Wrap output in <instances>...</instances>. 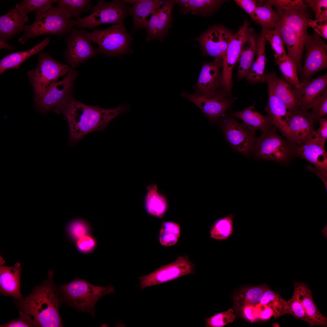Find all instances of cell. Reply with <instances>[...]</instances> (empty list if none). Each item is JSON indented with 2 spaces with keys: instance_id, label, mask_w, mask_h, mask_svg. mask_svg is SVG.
I'll return each mask as SVG.
<instances>
[{
  "instance_id": "obj_10",
  "label": "cell",
  "mask_w": 327,
  "mask_h": 327,
  "mask_svg": "<svg viewBox=\"0 0 327 327\" xmlns=\"http://www.w3.org/2000/svg\"><path fill=\"white\" fill-rule=\"evenodd\" d=\"M276 8L277 18L283 21L297 37L303 51L304 42L308 36L307 29L310 16L309 7L300 0H288L283 5L273 4Z\"/></svg>"
},
{
  "instance_id": "obj_18",
  "label": "cell",
  "mask_w": 327,
  "mask_h": 327,
  "mask_svg": "<svg viewBox=\"0 0 327 327\" xmlns=\"http://www.w3.org/2000/svg\"><path fill=\"white\" fill-rule=\"evenodd\" d=\"M181 95L199 108L213 123L231 107L233 101L219 93L205 95L182 92Z\"/></svg>"
},
{
  "instance_id": "obj_15",
  "label": "cell",
  "mask_w": 327,
  "mask_h": 327,
  "mask_svg": "<svg viewBox=\"0 0 327 327\" xmlns=\"http://www.w3.org/2000/svg\"><path fill=\"white\" fill-rule=\"evenodd\" d=\"M306 56L303 70V80H309L327 66V45L316 33L308 35L304 42Z\"/></svg>"
},
{
  "instance_id": "obj_60",
  "label": "cell",
  "mask_w": 327,
  "mask_h": 327,
  "mask_svg": "<svg viewBox=\"0 0 327 327\" xmlns=\"http://www.w3.org/2000/svg\"><path fill=\"white\" fill-rule=\"evenodd\" d=\"M190 0H175V4L179 5L181 8L183 7L189 2Z\"/></svg>"
},
{
  "instance_id": "obj_43",
  "label": "cell",
  "mask_w": 327,
  "mask_h": 327,
  "mask_svg": "<svg viewBox=\"0 0 327 327\" xmlns=\"http://www.w3.org/2000/svg\"><path fill=\"white\" fill-rule=\"evenodd\" d=\"M234 311L230 309L224 312L215 314L204 319L206 327H223L233 322L236 319Z\"/></svg>"
},
{
  "instance_id": "obj_58",
  "label": "cell",
  "mask_w": 327,
  "mask_h": 327,
  "mask_svg": "<svg viewBox=\"0 0 327 327\" xmlns=\"http://www.w3.org/2000/svg\"><path fill=\"white\" fill-rule=\"evenodd\" d=\"M180 226L177 223L171 222H163L160 230L174 234L179 236L180 235Z\"/></svg>"
},
{
  "instance_id": "obj_42",
  "label": "cell",
  "mask_w": 327,
  "mask_h": 327,
  "mask_svg": "<svg viewBox=\"0 0 327 327\" xmlns=\"http://www.w3.org/2000/svg\"><path fill=\"white\" fill-rule=\"evenodd\" d=\"M56 0H23L15 5V8L24 16L33 12L35 14L44 12L52 6Z\"/></svg>"
},
{
  "instance_id": "obj_22",
  "label": "cell",
  "mask_w": 327,
  "mask_h": 327,
  "mask_svg": "<svg viewBox=\"0 0 327 327\" xmlns=\"http://www.w3.org/2000/svg\"><path fill=\"white\" fill-rule=\"evenodd\" d=\"M294 293L302 304L310 326H326L327 318L319 311L312 296L311 290L305 283L294 281Z\"/></svg>"
},
{
  "instance_id": "obj_61",
  "label": "cell",
  "mask_w": 327,
  "mask_h": 327,
  "mask_svg": "<svg viewBox=\"0 0 327 327\" xmlns=\"http://www.w3.org/2000/svg\"><path fill=\"white\" fill-rule=\"evenodd\" d=\"M143 0H125L123 1L125 4H134L139 3L142 1Z\"/></svg>"
},
{
  "instance_id": "obj_26",
  "label": "cell",
  "mask_w": 327,
  "mask_h": 327,
  "mask_svg": "<svg viewBox=\"0 0 327 327\" xmlns=\"http://www.w3.org/2000/svg\"><path fill=\"white\" fill-rule=\"evenodd\" d=\"M20 265L18 262L13 267L0 266V293L5 296H11L15 299L22 297L20 290Z\"/></svg>"
},
{
  "instance_id": "obj_53",
  "label": "cell",
  "mask_w": 327,
  "mask_h": 327,
  "mask_svg": "<svg viewBox=\"0 0 327 327\" xmlns=\"http://www.w3.org/2000/svg\"><path fill=\"white\" fill-rule=\"evenodd\" d=\"M320 126L314 133L315 138L320 143L325 145L327 139V118L325 117L320 119Z\"/></svg>"
},
{
  "instance_id": "obj_3",
  "label": "cell",
  "mask_w": 327,
  "mask_h": 327,
  "mask_svg": "<svg viewBox=\"0 0 327 327\" xmlns=\"http://www.w3.org/2000/svg\"><path fill=\"white\" fill-rule=\"evenodd\" d=\"M59 288L64 302L78 311L90 313L93 317L98 300L103 296L115 292L111 285L96 286L78 277L66 284L59 286Z\"/></svg>"
},
{
  "instance_id": "obj_11",
  "label": "cell",
  "mask_w": 327,
  "mask_h": 327,
  "mask_svg": "<svg viewBox=\"0 0 327 327\" xmlns=\"http://www.w3.org/2000/svg\"><path fill=\"white\" fill-rule=\"evenodd\" d=\"M91 33L81 28H73L65 40L67 47L64 52L67 62L74 69L80 64L98 53L91 43Z\"/></svg>"
},
{
  "instance_id": "obj_14",
  "label": "cell",
  "mask_w": 327,
  "mask_h": 327,
  "mask_svg": "<svg viewBox=\"0 0 327 327\" xmlns=\"http://www.w3.org/2000/svg\"><path fill=\"white\" fill-rule=\"evenodd\" d=\"M221 128L234 150L246 156L252 153L256 138L244 124L238 123L233 117H226L223 120Z\"/></svg>"
},
{
  "instance_id": "obj_27",
  "label": "cell",
  "mask_w": 327,
  "mask_h": 327,
  "mask_svg": "<svg viewBox=\"0 0 327 327\" xmlns=\"http://www.w3.org/2000/svg\"><path fill=\"white\" fill-rule=\"evenodd\" d=\"M274 28L281 36L287 48L288 56L295 64L297 73H299L303 51L300 46L297 37L286 25L278 18Z\"/></svg>"
},
{
  "instance_id": "obj_31",
  "label": "cell",
  "mask_w": 327,
  "mask_h": 327,
  "mask_svg": "<svg viewBox=\"0 0 327 327\" xmlns=\"http://www.w3.org/2000/svg\"><path fill=\"white\" fill-rule=\"evenodd\" d=\"M232 116L241 120L254 134L257 130L263 132L272 125L268 116H265L260 114L256 109L254 104L242 111L234 112Z\"/></svg>"
},
{
  "instance_id": "obj_19",
  "label": "cell",
  "mask_w": 327,
  "mask_h": 327,
  "mask_svg": "<svg viewBox=\"0 0 327 327\" xmlns=\"http://www.w3.org/2000/svg\"><path fill=\"white\" fill-rule=\"evenodd\" d=\"M289 113V128L292 141L298 144H304L313 138L315 120L312 114L300 109Z\"/></svg>"
},
{
  "instance_id": "obj_40",
  "label": "cell",
  "mask_w": 327,
  "mask_h": 327,
  "mask_svg": "<svg viewBox=\"0 0 327 327\" xmlns=\"http://www.w3.org/2000/svg\"><path fill=\"white\" fill-rule=\"evenodd\" d=\"M56 3L68 18H78L81 13L92 9L91 0H56Z\"/></svg>"
},
{
  "instance_id": "obj_35",
  "label": "cell",
  "mask_w": 327,
  "mask_h": 327,
  "mask_svg": "<svg viewBox=\"0 0 327 327\" xmlns=\"http://www.w3.org/2000/svg\"><path fill=\"white\" fill-rule=\"evenodd\" d=\"M265 2L264 5L257 6L250 16L264 30L274 28L278 19L276 13L272 8L271 4L268 0Z\"/></svg>"
},
{
  "instance_id": "obj_8",
  "label": "cell",
  "mask_w": 327,
  "mask_h": 327,
  "mask_svg": "<svg viewBox=\"0 0 327 327\" xmlns=\"http://www.w3.org/2000/svg\"><path fill=\"white\" fill-rule=\"evenodd\" d=\"M92 10L89 15L74 20V25L80 28L94 29L104 24H122L129 13L126 4L119 0L110 2L100 0Z\"/></svg>"
},
{
  "instance_id": "obj_51",
  "label": "cell",
  "mask_w": 327,
  "mask_h": 327,
  "mask_svg": "<svg viewBox=\"0 0 327 327\" xmlns=\"http://www.w3.org/2000/svg\"><path fill=\"white\" fill-rule=\"evenodd\" d=\"M315 13V19L319 18L322 13L327 9V0H307L303 1Z\"/></svg>"
},
{
  "instance_id": "obj_12",
  "label": "cell",
  "mask_w": 327,
  "mask_h": 327,
  "mask_svg": "<svg viewBox=\"0 0 327 327\" xmlns=\"http://www.w3.org/2000/svg\"><path fill=\"white\" fill-rule=\"evenodd\" d=\"M195 265L187 255L178 256L175 260L159 267L146 276L139 277L141 289L174 280L185 275L195 274Z\"/></svg>"
},
{
  "instance_id": "obj_4",
  "label": "cell",
  "mask_w": 327,
  "mask_h": 327,
  "mask_svg": "<svg viewBox=\"0 0 327 327\" xmlns=\"http://www.w3.org/2000/svg\"><path fill=\"white\" fill-rule=\"evenodd\" d=\"M35 14L34 21L25 26L24 34L18 39L21 44L44 35H54L59 37L67 36L73 29L74 20L67 17L58 5L52 6L44 12Z\"/></svg>"
},
{
  "instance_id": "obj_24",
  "label": "cell",
  "mask_w": 327,
  "mask_h": 327,
  "mask_svg": "<svg viewBox=\"0 0 327 327\" xmlns=\"http://www.w3.org/2000/svg\"><path fill=\"white\" fill-rule=\"evenodd\" d=\"M265 110L272 125L286 139L292 141L289 128L288 111L283 103L269 91Z\"/></svg>"
},
{
  "instance_id": "obj_46",
  "label": "cell",
  "mask_w": 327,
  "mask_h": 327,
  "mask_svg": "<svg viewBox=\"0 0 327 327\" xmlns=\"http://www.w3.org/2000/svg\"><path fill=\"white\" fill-rule=\"evenodd\" d=\"M311 109V113L315 121L325 117L327 115V88L324 89L322 94L315 100Z\"/></svg>"
},
{
  "instance_id": "obj_17",
  "label": "cell",
  "mask_w": 327,
  "mask_h": 327,
  "mask_svg": "<svg viewBox=\"0 0 327 327\" xmlns=\"http://www.w3.org/2000/svg\"><path fill=\"white\" fill-rule=\"evenodd\" d=\"M234 35L226 28L219 25L209 28L195 38L200 45L206 55L223 59Z\"/></svg>"
},
{
  "instance_id": "obj_1",
  "label": "cell",
  "mask_w": 327,
  "mask_h": 327,
  "mask_svg": "<svg viewBox=\"0 0 327 327\" xmlns=\"http://www.w3.org/2000/svg\"><path fill=\"white\" fill-rule=\"evenodd\" d=\"M129 108L128 104H122L114 108L104 109L86 105L72 98L62 113L68 124L69 144H76L92 132L104 130L112 120Z\"/></svg>"
},
{
  "instance_id": "obj_32",
  "label": "cell",
  "mask_w": 327,
  "mask_h": 327,
  "mask_svg": "<svg viewBox=\"0 0 327 327\" xmlns=\"http://www.w3.org/2000/svg\"><path fill=\"white\" fill-rule=\"evenodd\" d=\"M49 41V38L47 37L29 50L8 54L0 60V74L8 69H18L26 59L44 49Z\"/></svg>"
},
{
  "instance_id": "obj_62",
  "label": "cell",
  "mask_w": 327,
  "mask_h": 327,
  "mask_svg": "<svg viewBox=\"0 0 327 327\" xmlns=\"http://www.w3.org/2000/svg\"><path fill=\"white\" fill-rule=\"evenodd\" d=\"M322 233L323 234L324 236L325 237V238H327V224L325 226V227L322 229Z\"/></svg>"
},
{
  "instance_id": "obj_59",
  "label": "cell",
  "mask_w": 327,
  "mask_h": 327,
  "mask_svg": "<svg viewBox=\"0 0 327 327\" xmlns=\"http://www.w3.org/2000/svg\"><path fill=\"white\" fill-rule=\"evenodd\" d=\"M0 48H5L8 50H13L15 48L7 43L6 41L2 38H0Z\"/></svg>"
},
{
  "instance_id": "obj_30",
  "label": "cell",
  "mask_w": 327,
  "mask_h": 327,
  "mask_svg": "<svg viewBox=\"0 0 327 327\" xmlns=\"http://www.w3.org/2000/svg\"><path fill=\"white\" fill-rule=\"evenodd\" d=\"M266 41L264 31L262 29L257 39L256 60L246 78L247 81L253 84L265 82L264 70L267 61L265 54Z\"/></svg>"
},
{
  "instance_id": "obj_55",
  "label": "cell",
  "mask_w": 327,
  "mask_h": 327,
  "mask_svg": "<svg viewBox=\"0 0 327 327\" xmlns=\"http://www.w3.org/2000/svg\"><path fill=\"white\" fill-rule=\"evenodd\" d=\"M179 237L174 234L160 230L159 240L162 246H170L175 245L177 243Z\"/></svg>"
},
{
  "instance_id": "obj_34",
  "label": "cell",
  "mask_w": 327,
  "mask_h": 327,
  "mask_svg": "<svg viewBox=\"0 0 327 327\" xmlns=\"http://www.w3.org/2000/svg\"><path fill=\"white\" fill-rule=\"evenodd\" d=\"M147 190L145 202L146 211L152 216L161 218L167 208L166 198L158 192L157 187L155 184L149 185Z\"/></svg>"
},
{
  "instance_id": "obj_52",
  "label": "cell",
  "mask_w": 327,
  "mask_h": 327,
  "mask_svg": "<svg viewBox=\"0 0 327 327\" xmlns=\"http://www.w3.org/2000/svg\"><path fill=\"white\" fill-rule=\"evenodd\" d=\"M236 4L250 16L257 6L263 5V1L254 0H236Z\"/></svg>"
},
{
  "instance_id": "obj_41",
  "label": "cell",
  "mask_w": 327,
  "mask_h": 327,
  "mask_svg": "<svg viewBox=\"0 0 327 327\" xmlns=\"http://www.w3.org/2000/svg\"><path fill=\"white\" fill-rule=\"evenodd\" d=\"M234 217L233 215L229 214L216 221L210 230L211 238L218 240L228 239L233 233Z\"/></svg>"
},
{
  "instance_id": "obj_45",
  "label": "cell",
  "mask_w": 327,
  "mask_h": 327,
  "mask_svg": "<svg viewBox=\"0 0 327 327\" xmlns=\"http://www.w3.org/2000/svg\"><path fill=\"white\" fill-rule=\"evenodd\" d=\"M264 31L266 40L269 42L275 54L282 56L287 54L283 41L278 32L274 28Z\"/></svg>"
},
{
  "instance_id": "obj_56",
  "label": "cell",
  "mask_w": 327,
  "mask_h": 327,
  "mask_svg": "<svg viewBox=\"0 0 327 327\" xmlns=\"http://www.w3.org/2000/svg\"><path fill=\"white\" fill-rule=\"evenodd\" d=\"M309 26L312 28L319 36L327 39V21L320 22L311 19Z\"/></svg>"
},
{
  "instance_id": "obj_50",
  "label": "cell",
  "mask_w": 327,
  "mask_h": 327,
  "mask_svg": "<svg viewBox=\"0 0 327 327\" xmlns=\"http://www.w3.org/2000/svg\"><path fill=\"white\" fill-rule=\"evenodd\" d=\"M161 8L157 9L151 15L148 21L146 29L147 33L146 40L147 41L154 40L155 34Z\"/></svg>"
},
{
  "instance_id": "obj_28",
  "label": "cell",
  "mask_w": 327,
  "mask_h": 327,
  "mask_svg": "<svg viewBox=\"0 0 327 327\" xmlns=\"http://www.w3.org/2000/svg\"><path fill=\"white\" fill-rule=\"evenodd\" d=\"M27 16H22L15 7L0 17V35L6 41L24 31Z\"/></svg>"
},
{
  "instance_id": "obj_9",
  "label": "cell",
  "mask_w": 327,
  "mask_h": 327,
  "mask_svg": "<svg viewBox=\"0 0 327 327\" xmlns=\"http://www.w3.org/2000/svg\"><path fill=\"white\" fill-rule=\"evenodd\" d=\"M78 74L74 69L70 68L63 80L52 83L40 100L35 103L38 110L42 113L52 111L62 113L73 98V84Z\"/></svg>"
},
{
  "instance_id": "obj_44",
  "label": "cell",
  "mask_w": 327,
  "mask_h": 327,
  "mask_svg": "<svg viewBox=\"0 0 327 327\" xmlns=\"http://www.w3.org/2000/svg\"><path fill=\"white\" fill-rule=\"evenodd\" d=\"M67 230L69 238L72 240L76 242L80 238L89 235L90 228L86 221L78 219L72 221L69 224Z\"/></svg>"
},
{
  "instance_id": "obj_49",
  "label": "cell",
  "mask_w": 327,
  "mask_h": 327,
  "mask_svg": "<svg viewBox=\"0 0 327 327\" xmlns=\"http://www.w3.org/2000/svg\"><path fill=\"white\" fill-rule=\"evenodd\" d=\"M96 241L89 235L85 236L76 241V246L79 252L88 253L93 251L96 247Z\"/></svg>"
},
{
  "instance_id": "obj_29",
  "label": "cell",
  "mask_w": 327,
  "mask_h": 327,
  "mask_svg": "<svg viewBox=\"0 0 327 327\" xmlns=\"http://www.w3.org/2000/svg\"><path fill=\"white\" fill-rule=\"evenodd\" d=\"M166 0H143L141 2L134 4L133 6H127L128 13L132 16L133 27L132 31L142 28L146 29L148 21L146 18L151 15L157 9L161 8Z\"/></svg>"
},
{
  "instance_id": "obj_57",
  "label": "cell",
  "mask_w": 327,
  "mask_h": 327,
  "mask_svg": "<svg viewBox=\"0 0 327 327\" xmlns=\"http://www.w3.org/2000/svg\"><path fill=\"white\" fill-rule=\"evenodd\" d=\"M254 306L246 305L243 306L239 312L246 319L253 322L257 319L255 312Z\"/></svg>"
},
{
  "instance_id": "obj_16",
  "label": "cell",
  "mask_w": 327,
  "mask_h": 327,
  "mask_svg": "<svg viewBox=\"0 0 327 327\" xmlns=\"http://www.w3.org/2000/svg\"><path fill=\"white\" fill-rule=\"evenodd\" d=\"M296 157L304 159L313 164L315 167L308 165L307 170L316 174L322 180L327 190V154L324 145L315 137L304 144L296 143Z\"/></svg>"
},
{
  "instance_id": "obj_6",
  "label": "cell",
  "mask_w": 327,
  "mask_h": 327,
  "mask_svg": "<svg viewBox=\"0 0 327 327\" xmlns=\"http://www.w3.org/2000/svg\"><path fill=\"white\" fill-rule=\"evenodd\" d=\"M68 66L58 61L47 52L40 53L36 68L28 72L34 91L35 103L38 102L53 83L68 73Z\"/></svg>"
},
{
  "instance_id": "obj_48",
  "label": "cell",
  "mask_w": 327,
  "mask_h": 327,
  "mask_svg": "<svg viewBox=\"0 0 327 327\" xmlns=\"http://www.w3.org/2000/svg\"><path fill=\"white\" fill-rule=\"evenodd\" d=\"M287 302L288 314L292 315L297 319L308 323L307 317L304 308L294 293L292 298Z\"/></svg>"
},
{
  "instance_id": "obj_54",
  "label": "cell",
  "mask_w": 327,
  "mask_h": 327,
  "mask_svg": "<svg viewBox=\"0 0 327 327\" xmlns=\"http://www.w3.org/2000/svg\"><path fill=\"white\" fill-rule=\"evenodd\" d=\"M255 309L257 319L267 320L273 315L272 310L269 306L259 302L255 306Z\"/></svg>"
},
{
  "instance_id": "obj_7",
  "label": "cell",
  "mask_w": 327,
  "mask_h": 327,
  "mask_svg": "<svg viewBox=\"0 0 327 327\" xmlns=\"http://www.w3.org/2000/svg\"><path fill=\"white\" fill-rule=\"evenodd\" d=\"M91 33L92 41L97 44L99 54L115 57L133 53V38L123 24H115L105 29H94Z\"/></svg>"
},
{
  "instance_id": "obj_47",
  "label": "cell",
  "mask_w": 327,
  "mask_h": 327,
  "mask_svg": "<svg viewBox=\"0 0 327 327\" xmlns=\"http://www.w3.org/2000/svg\"><path fill=\"white\" fill-rule=\"evenodd\" d=\"M20 316L16 319H13L8 323L1 325L0 327H38V324L31 316L21 310L19 311Z\"/></svg>"
},
{
  "instance_id": "obj_5",
  "label": "cell",
  "mask_w": 327,
  "mask_h": 327,
  "mask_svg": "<svg viewBox=\"0 0 327 327\" xmlns=\"http://www.w3.org/2000/svg\"><path fill=\"white\" fill-rule=\"evenodd\" d=\"M296 144L282 138L271 125L256 138L252 153L258 159L285 164L294 157Z\"/></svg>"
},
{
  "instance_id": "obj_33",
  "label": "cell",
  "mask_w": 327,
  "mask_h": 327,
  "mask_svg": "<svg viewBox=\"0 0 327 327\" xmlns=\"http://www.w3.org/2000/svg\"><path fill=\"white\" fill-rule=\"evenodd\" d=\"M269 287L264 284L240 290L235 296L233 299V308L236 313H239L242 308L246 305L255 306L259 302L264 292Z\"/></svg>"
},
{
  "instance_id": "obj_13",
  "label": "cell",
  "mask_w": 327,
  "mask_h": 327,
  "mask_svg": "<svg viewBox=\"0 0 327 327\" xmlns=\"http://www.w3.org/2000/svg\"><path fill=\"white\" fill-rule=\"evenodd\" d=\"M249 26V23L246 19L234 35L222 59L221 79L218 92L226 97L232 92L233 69L237 62L242 41Z\"/></svg>"
},
{
  "instance_id": "obj_25",
  "label": "cell",
  "mask_w": 327,
  "mask_h": 327,
  "mask_svg": "<svg viewBox=\"0 0 327 327\" xmlns=\"http://www.w3.org/2000/svg\"><path fill=\"white\" fill-rule=\"evenodd\" d=\"M257 39L252 28H248L243 40L237 61V77L246 78L250 71L256 55Z\"/></svg>"
},
{
  "instance_id": "obj_36",
  "label": "cell",
  "mask_w": 327,
  "mask_h": 327,
  "mask_svg": "<svg viewBox=\"0 0 327 327\" xmlns=\"http://www.w3.org/2000/svg\"><path fill=\"white\" fill-rule=\"evenodd\" d=\"M175 0H166L161 7L155 34L154 39L163 42L167 35L173 21L172 10Z\"/></svg>"
},
{
  "instance_id": "obj_2",
  "label": "cell",
  "mask_w": 327,
  "mask_h": 327,
  "mask_svg": "<svg viewBox=\"0 0 327 327\" xmlns=\"http://www.w3.org/2000/svg\"><path fill=\"white\" fill-rule=\"evenodd\" d=\"M53 276V271L49 270L47 279L36 286L30 295L14 300L16 307L32 316L39 327H63L59 306L64 301Z\"/></svg>"
},
{
  "instance_id": "obj_39",
  "label": "cell",
  "mask_w": 327,
  "mask_h": 327,
  "mask_svg": "<svg viewBox=\"0 0 327 327\" xmlns=\"http://www.w3.org/2000/svg\"><path fill=\"white\" fill-rule=\"evenodd\" d=\"M226 1L218 0H190L189 3L181 8L183 14L189 12L204 16L212 13Z\"/></svg>"
},
{
  "instance_id": "obj_21",
  "label": "cell",
  "mask_w": 327,
  "mask_h": 327,
  "mask_svg": "<svg viewBox=\"0 0 327 327\" xmlns=\"http://www.w3.org/2000/svg\"><path fill=\"white\" fill-rule=\"evenodd\" d=\"M265 77L268 91L283 103L289 112L300 109L293 86L283 78L277 77L274 72L266 73Z\"/></svg>"
},
{
  "instance_id": "obj_23",
  "label": "cell",
  "mask_w": 327,
  "mask_h": 327,
  "mask_svg": "<svg viewBox=\"0 0 327 327\" xmlns=\"http://www.w3.org/2000/svg\"><path fill=\"white\" fill-rule=\"evenodd\" d=\"M299 89L294 87L300 109L309 111L315 100L327 87V74L306 81H302Z\"/></svg>"
},
{
  "instance_id": "obj_37",
  "label": "cell",
  "mask_w": 327,
  "mask_h": 327,
  "mask_svg": "<svg viewBox=\"0 0 327 327\" xmlns=\"http://www.w3.org/2000/svg\"><path fill=\"white\" fill-rule=\"evenodd\" d=\"M259 302L267 306L272 310L275 319L288 314L287 301L284 299L278 292L269 288L264 292Z\"/></svg>"
},
{
  "instance_id": "obj_38",
  "label": "cell",
  "mask_w": 327,
  "mask_h": 327,
  "mask_svg": "<svg viewBox=\"0 0 327 327\" xmlns=\"http://www.w3.org/2000/svg\"><path fill=\"white\" fill-rule=\"evenodd\" d=\"M275 61L283 76V78L289 84L297 88L302 86L298 78L296 66L287 54L282 56L275 55Z\"/></svg>"
},
{
  "instance_id": "obj_20",
  "label": "cell",
  "mask_w": 327,
  "mask_h": 327,
  "mask_svg": "<svg viewBox=\"0 0 327 327\" xmlns=\"http://www.w3.org/2000/svg\"><path fill=\"white\" fill-rule=\"evenodd\" d=\"M222 58H214L211 62L203 64L196 85L199 94L210 95L218 92L220 84Z\"/></svg>"
}]
</instances>
